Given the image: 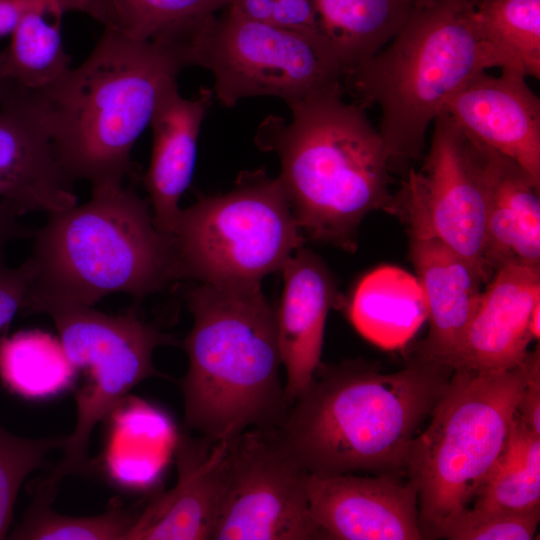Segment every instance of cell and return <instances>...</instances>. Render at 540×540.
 Listing matches in <instances>:
<instances>
[{
	"label": "cell",
	"instance_id": "2e32d148",
	"mask_svg": "<svg viewBox=\"0 0 540 540\" xmlns=\"http://www.w3.org/2000/svg\"><path fill=\"white\" fill-rule=\"evenodd\" d=\"M230 439L180 436L176 485L141 509L126 540H211L225 491Z\"/></svg>",
	"mask_w": 540,
	"mask_h": 540
},
{
	"label": "cell",
	"instance_id": "8d00e7d4",
	"mask_svg": "<svg viewBox=\"0 0 540 540\" xmlns=\"http://www.w3.org/2000/svg\"><path fill=\"white\" fill-rule=\"evenodd\" d=\"M530 332L533 340H539L540 337V303L537 304L531 314L530 318Z\"/></svg>",
	"mask_w": 540,
	"mask_h": 540
},
{
	"label": "cell",
	"instance_id": "d6986e66",
	"mask_svg": "<svg viewBox=\"0 0 540 540\" xmlns=\"http://www.w3.org/2000/svg\"><path fill=\"white\" fill-rule=\"evenodd\" d=\"M281 271L284 289L275 312L289 406L320 366L327 314L339 300L332 275L312 251L299 247Z\"/></svg>",
	"mask_w": 540,
	"mask_h": 540
},
{
	"label": "cell",
	"instance_id": "7c38bea8",
	"mask_svg": "<svg viewBox=\"0 0 540 540\" xmlns=\"http://www.w3.org/2000/svg\"><path fill=\"white\" fill-rule=\"evenodd\" d=\"M420 170L410 168L394 194L393 215L409 235L433 237L473 264L489 281L484 262L486 199L466 133L445 112L433 121Z\"/></svg>",
	"mask_w": 540,
	"mask_h": 540
},
{
	"label": "cell",
	"instance_id": "ba28073f",
	"mask_svg": "<svg viewBox=\"0 0 540 540\" xmlns=\"http://www.w3.org/2000/svg\"><path fill=\"white\" fill-rule=\"evenodd\" d=\"M172 238L180 279L233 287L260 286L304 240L279 178L263 171L181 209Z\"/></svg>",
	"mask_w": 540,
	"mask_h": 540
},
{
	"label": "cell",
	"instance_id": "9c48e42d",
	"mask_svg": "<svg viewBox=\"0 0 540 540\" xmlns=\"http://www.w3.org/2000/svg\"><path fill=\"white\" fill-rule=\"evenodd\" d=\"M186 53L189 66L212 73L214 95L229 108L249 97H277L291 106L343 91L345 70L320 33L261 23L232 6L194 29Z\"/></svg>",
	"mask_w": 540,
	"mask_h": 540
},
{
	"label": "cell",
	"instance_id": "277c9868",
	"mask_svg": "<svg viewBox=\"0 0 540 540\" xmlns=\"http://www.w3.org/2000/svg\"><path fill=\"white\" fill-rule=\"evenodd\" d=\"M32 238L24 315L93 307L113 293L142 300L180 279L172 236L156 228L149 199L123 185L49 214Z\"/></svg>",
	"mask_w": 540,
	"mask_h": 540
},
{
	"label": "cell",
	"instance_id": "5b68a950",
	"mask_svg": "<svg viewBox=\"0 0 540 540\" xmlns=\"http://www.w3.org/2000/svg\"><path fill=\"white\" fill-rule=\"evenodd\" d=\"M478 2L436 0L413 7L391 41L346 75L357 104L380 109L378 131L392 170L407 173L409 163L422 158L431 122L472 77L495 67L523 72L484 34Z\"/></svg>",
	"mask_w": 540,
	"mask_h": 540
},
{
	"label": "cell",
	"instance_id": "d4e9b609",
	"mask_svg": "<svg viewBox=\"0 0 540 540\" xmlns=\"http://www.w3.org/2000/svg\"><path fill=\"white\" fill-rule=\"evenodd\" d=\"M475 499L474 508L486 510L524 513L540 509V435L517 413Z\"/></svg>",
	"mask_w": 540,
	"mask_h": 540
},
{
	"label": "cell",
	"instance_id": "9a60e30c",
	"mask_svg": "<svg viewBox=\"0 0 540 540\" xmlns=\"http://www.w3.org/2000/svg\"><path fill=\"white\" fill-rule=\"evenodd\" d=\"M518 69L481 72L445 104L462 130L518 163L540 184V100Z\"/></svg>",
	"mask_w": 540,
	"mask_h": 540
},
{
	"label": "cell",
	"instance_id": "4dcf8cb0",
	"mask_svg": "<svg viewBox=\"0 0 540 540\" xmlns=\"http://www.w3.org/2000/svg\"><path fill=\"white\" fill-rule=\"evenodd\" d=\"M540 509L524 513L468 507L450 515L433 536L451 540H531Z\"/></svg>",
	"mask_w": 540,
	"mask_h": 540
},
{
	"label": "cell",
	"instance_id": "5bb4252c",
	"mask_svg": "<svg viewBox=\"0 0 540 540\" xmlns=\"http://www.w3.org/2000/svg\"><path fill=\"white\" fill-rule=\"evenodd\" d=\"M0 201L18 217L78 204L30 91L13 81L0 98Z\"/></svg>",
	"mask_w": 540,
	"mask_h": 540
},
{
	"label": "cell",
	"instance_id": "d590c367",
	"mask_svg": "<svg viewBox=\"0 0 540 540\" xmlns=\"http://www.w3.org/2000/svg\"><path fill=\"white\" fill-rule=\"evenodd\" d=\"M23 9V0H0V38L11 35Z\"/></svg>",
	"mask_w": 540,
	"mask_h": 540
},
{
	"label": "cell",
	"instance_id": "836d02e7",
	"mask_svg": "<svg viewBox=\"0 0 540 540\" xmlns=\"http://www.w3.org/2000/svg\"><path fill=\"white\" fill-rule=\"evenodd\" d=\"M529 373L520 398L517 414L536 434L540 435V351L530 352Z\"/></svg>",
	"mask_w": 540,
	"mask_h": 540
},
{
	"label": "cell",
	"instance_id": "74e56055",
	"mask_svg": "<svg viewBox=\"0 0 540 540\" xmlns=\"http://www.w3.org/2000/svg\"><path fill=\"white\" fill-rule=\"evenodd\" d=\"M12 80H10L4 71V54L3 50L0 51V98L5 94L11 85Z\"/></svg>",
	"mask_w": 540,
	"mask_h": 540
},
{
	"label": "cell",
	"instance_id": "ac0fdd59",
	"mask_svg": "<svg viewBox=\"0 0 540 540\" xmlns=\"http://www.w3.org/2000/svg\"><path fill=\"white\" fill-rule=\"evenodd\" d=\"M466 135L485 192L489 274L508 264L540 268V184L514 160Z\"/></svg>",
	"mask_w": 540,
	"mask_h": 540
},
{
	"label": "cell",
	"instance_id": "f546056e",
	"mask_svg": "<svg viewBox=\"0 0 540 540\" xmlns=\"http://www.w3.org/2000/svg\"><path fill=\"white\" fill-rule=\"evenodd\" d=\"M64 438L28 439L0 425V539H5L10 529L22 483L33 470L44 465L51 450L61 449Z\"/></svg>",
	"mask_w": 540,
	"mask_h": 540
},
{
	"label": "cell",
	"instance_id": "4316f807",
	"mask_svg": "<svg viewBox=\"0 0 540 540\" xmlns=\"http://www.w3.org/2000/svg\"><path fill=\"white\" fill-rule=\"evenodd\" d=\"M76 370L60 342L39 331L0 340V378L13 393L42 400L69 388Z\"/></svg>",
	"mask_w": 540,
	"mask_h": 540
},
{
	"label": "cell",
	"instance_id": "cb8c5ba5",
	"mask_svg": "<svg viewBox=\"0 0 540 540\" xmlns=\"http://www.w3.org/2000/svg\"><path fill=\"white\" fill-rule=\"evenodd\" d=\"M64 11L43 4L23 5L20 19L3 50L4 71L16 84L39 90L71 66L62 40Z\"/></svg>",
	"mask_w": 540,
	"mask_h": 540
},
{
	"label": "cell",
	"instance_id": "e0dca14e",
	"mask_svg": "<svg viewBox=\"0 0 540 540\" xmlns=\"http://www.w3.org/2000/svg\"><path fill=\"white\" fill-rule=\"evenodd\" d=\"M540 303V268L508 264L484 287L454 358L453 370L502 371L519 365L533 340L530 318Z\"/></svg>",
	"mask_w": 540,
	"mask_h": 540
},
{
	"label": "cell",
	"instance_id": "52a82bcc",
	"mask_svg": "<svg viewBox=\"0 0 540 540\" xmlns=\"http://www.w3.org/2000/svg\"><path fill=\"white\" fill-rule=\"evenodd\" d=\"M529 354L507 370H453L429 425L413 439L405 471L430 535L468 507L504 448L526 386Z\"/></svg>",
	"mask_w": 540,
	"mask_h": 540
},
{
	"label": "cell",
	"instance_id": "603a6c76",
	"mask_svg": "<svg viewBox=\"0 0 540 540\" xmlns=\"http://www.w3.org/2000/svg\"><path fill=\"white\" fill-rule=\"evenodd\" d=\"M320 34L346 75L379 52L401 29L411 0H311Z\"/></svg>",
	"mask_w": 540,
	"mask_h": 540
},
{
	"label": "cell",
	"instance_id": "4fadbf2b",
	"mask_svg": "<svg viewBox=\"0 0 540 540\" xmlns=\"http://www.w3.org/2000/svg\"><path fill=\"white\" fill-rule=\"evenodd\" d=\"M309 511L322 539L424 538L414 483L398 474H308Z\"/></svg>",
	"mask_w": 540,
	"mask_h": 540
},
{
	"label": "cell",
	"instance_id": "d6a6232c",
	"mask_svg": "<svg viewBox=\"0 0 540 540\" xmlns=\"http://www.w3.org/2000/svg\"><path fill=\"white\" fill-rule=\"evenodd\" d=\"M31 276L28 258L17 267H9L3 259L0 260V340L14 317L21 312Z\"/></svg>",
	"mask_w": 540,
	"mask_h": 540
},
{
	"label": "cell",
	"instance_id": "7a4b0ae2",
	"mask_svg": "<svg viewBox=\"0 0 540 540\" xmlns=\"http://www.w3.org/2000/svg\"><path fill=\"white\" fill-rule=\"evenodd\" d=\"M452 373L420 354L392 373L360 362L320 364L274 428L310 474H399Z\"/></svg>",
	"mask_w": 540,
	"mask_h": 540
},
{
	"label": "cell",
	"instance_id": "44dd1931",
	"mask_svg": "<svg viewBox=\"0 0 540 540\" xmlns=\"http://www.w3.org/2000/svg\"><path fill=\"white\" fill-rule=\"evenodd\" d=\"M213 98L208 87L185 98L175 85L162 96L152 116V153L142 181L155 226L167 236L173 234L180 198L192 181L200 128Z\"/></svg>",
	"mask_w": 540,
	"mask_h": 540
},
{
	"label": "cell",
	"instance_id": "8fae6325",
	"mask_svg": "<svg viewBox=\"0 0 540 540\" xmlns=\"http://www.w3.org/2000/svg\"><path fill=\"white\" fill-rule=\"evenodd\" d=\"M308 474L274 427L250 428L231 438L211 540L322 539L309 511Z\"/></svg>",
	"mask_w": 540,
	"mask_h": 540
},
{
	"label": "cell",
	"instance_id": "83f0119b",
	"mask_svg": "<svg viewBox=\"0 0 540 540\" xmlns=\"http://www.w3.org/2000/svg\"><path fill=\"white\" fill-rule=\"evenodd\" d=\"M55 494V491L38 485L33 501L9 539L126 540L141 511L115 502L102 514L68 516L51 508Z\"/></svg>",
	"mask_w": 540,
	"mask_h": 540
},
{
	"label": "cell",
	"instance_id": "ffe728a7",
	"mask_svg": "<svg viewBox=\"0 0 540 540\" xmlns=\"http://www.w3.org/2000/svg\"><path fill=\"white\" fill-rule=\"evenodd\" d=\"M410 258L429 321L418 354L451 368L488 280L467 259L433 237L410 236Z\"/></svg>",
	"mask_w": 540,
	"mask_h": 540
},
{
	"label": "cell",
	"instance_id": "3957f363",
	"mask_svg": "<svg viewBox=\"0 0 540 540\" xmlns=\"http://www.w3.org/2000/svg\"><path fill=\"white\" fill-rule=\"evenodd\" d=\"M289 107L291 119L268 116L255 142L278 155V178L300 232L353 251L366 215L394 213L392 169L382 137L365 108L344 101L342 92Z\"/></svg>",
	"mask_w": 540,
	"mask_h": 540
},
{
	"label": "cell",
	"instance_id": "f1b7e54d",
	"mask_svg": "<svg viewBox=\"0 0 540 540\" xmlns=\"http://www.w3.org/2000/svg\"><path fill=\"white\" fill-rule=\"evenodd\" d=\"M476 18L487 38L540 77V0H479Z\"/></svg>",
	"mask_w": 540,
	"mask_h": 540
},
{
	"label": "cell",
	"instance_id": "f35d334b",
	"mask_svg": "<svg viewBox=\"0 0 540 540\" xmlns=\"http://www.w3.org/2000/svg\"><path fill=\"white\" fill-rule=\"evenodd\" d=\"M414 8H422L435 2L436 0H411Z\"/></svg>",
	"mask_w": 540,
	"mask_h": 540
},
{
	"label": "cell",
	"instance_id": "8992f818",
	"mask_svg": "<svg viewBox=\"0 0 540 540\" xmlns=\"http://www.w3.org/2000/svg\"><path fill=\"white\" fill-rule=\"evenodd\" d=\"M193 326L182 342L184 422L210 440L276 427L288 404L276 312L260 286L203 283L187 295Z\"/></svg>",
	"mask_w": 540,
	"mask_h": 540
},
{
	"label": "cell",
	"instance_id": "e575fe53",
	"mask_svg": "<svg viewBox=\"0 0 540 540\" xmlns=\"http://www.w3.org/2000/svg\"><path fill=\"white\" fill-rule=\"evenodd\" d=\"M18 216L0 201V260L3 259L4 249L13 240L32 237L33 232L23 226Z\"/></svg>",
	"mask_w": 540,
	"mask_h": 540
},
{
	"label": "cell",
	"instance_id": "484cf974",
	"mask_svg": "<svg viewBox=\"0 0 540 540\" xmlns=\"http://www.w3.org/2000/svg\"><path fill=\"white\" fill-rule=\"evenodd\" d=\"M226 7L228 0H79L72 11L88 15L104 30L132 40L151 41Z\"/></svg>",
	"mask_w": 540,
	"mask_h": 540
},
{
	"label": "cell",
	"instance_id": "7402d4cb",
	"mask_svg": "<svg viewBox=\"0 0 540 540\" xmlns=\"http://www.w3.org/2000/svg\"><path fill=\"white\" fill-rule=\"evenodd\" d=\"M347 311L365 339L388 350L404 346L427 319L417 277L388 265L372 270L358 282Z\"/></svg>",
	"mask_w": 540,
	"mask_h": 540
},
{
	"label": "cell",
	"instance_id": "1f68e13d",
	"mask_svg": "<svg viewBox=\"0 0 540 540\" xmlns=\"http://www.w3.org/2000/svg\"><path fill=\"white\" fill-rule=\"evenodd\" d=\"M244 16L306 34L320 33L311 0H228Z\"/></svg>",
	"mask_w": 540,
	"mask_h": 540
},
{
	"label": "cell",
	"instance_id": "6da1fadb",
	"mask_svg": "<svg viewBox=\"0 0 540 540\" xmlns=\"http://www.w3.org/2000/svg\"><path fill=\"white\" fill-rule=\"evenodd\" d=\"M184 49L103 30L88 57L39 90H29L58 163L92 190L135 176L133 147L162 96L186 67Z\"/></svg>",
	"mask_w": 540,
	"mask_h": 540
},
{
	"label": "cell",
	"instance_id": "30bf717a",
	"mask_svg": "<svg viewBox=\"0 0 540 540\" xmlns=\"http://www.w3.org/2000/svg\"><path fill=\"white\" fill-rule=\"evenodd\" d=\"M46 315L52 319L76 373L81 371L85 377L75 395L76 422L64 438L63 457L40 482L57 491L65 476L87 471L89 441L96 425L141 381L163 377L153 365V353L159 346L176 344V340L132 311L110 315L89 306H69L51 309Z\"/></svg>",
	"mask_w": 540,
	"mask_h": 540
},
{
	"label": "cell",
	"instance_id": "ab89813d",
	"mask_svg": "<svg viewBox=\"0 0 540 540\" xmlns=\"http://www.w3.org/2000/svg\"><path fill=\"white\" fill-rule=\"evenodd\" d=\"M79 0H61L64 12L71 11Z\"/></svg>",
	"mask_w": 540,
	"mask_h": 540
}]
</instances>
